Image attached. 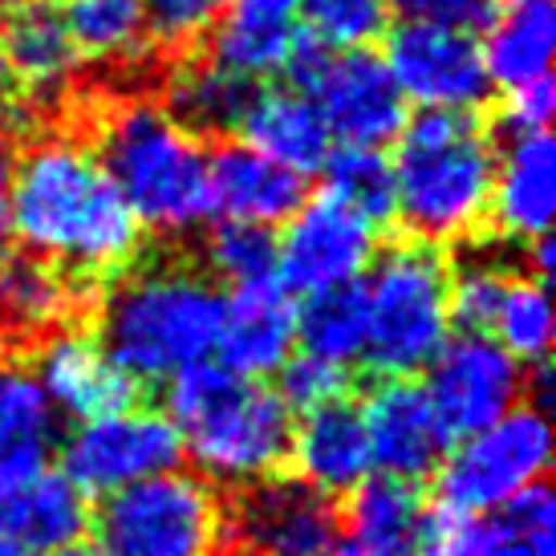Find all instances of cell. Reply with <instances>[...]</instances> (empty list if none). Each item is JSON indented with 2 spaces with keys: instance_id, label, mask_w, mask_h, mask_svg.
<instances>
[{
  "instance_id": "8",
  "label": "cell",
  "mask_w": 556,
  "mask_h": 556,
  "mask_svg": "<svg viewBox=\"0 0 556 556\" xmlns=\"http://www.w3.org/2000/svg\"><path fill=\"white\" fill-rule=\"evenodd\" d=\"M553 464V422L548 410L520 402L492 427L455 439L434 471L439 508L459 516H488L508 500L544 483Z\"/></svg>"
},
{
  "instance_id": "6",
  "label": "cell",
  "mask_w": 556,
  "mask_h": 556,
  "mask_svg": "<svg viewBox=\"0 0 556 556\" xmlns=\"http://www.w3.org/2000/svg\"><path fill=\"white\" fill-rule=\"evenodd\" d=\"M366 313L362 362L382 378H415L455 333L451 325V261L422 240L378 248L357 280Z\"/></svg>"
},
{
  "instance_id": "18",
  "label": "cell",
  "mask_w": 556,
  "mask_h": 556,
  "mask_svg": "<svg viewBox=\"0 0 556 556\" xmlns=\"http://www.w3.org/2000/svg\"><path fill=\"white\" fill-rule=\"evenodd\" d=\"M289 464H293V479L329 500L350 495L357 483H366L374 476V455L354 402L338 399L309 415H296Z\"/></svg>"
},
{
  "instance_id": "28",
  "label": "cell",
  "mask_w": 556,
  "mask_h": 556,
  "mask_svg": "<svg viewBox=\"0 0 556 556\" xmlns=\"http://www.w3.org/2000/svg\"><path fill=\"white\" fill-rule=\"evenodd\" d=\"M483 65L492 86H525V81L548 78L556 49V13L548 0H511L504 9H492L483 21Z\"/></svg>"
},
{
  "instance_id": "35",
  "label": "cell",
  "mask_w": 556,
  "mask_h": 556,
  "mask_svg": "<svg viewBox=\"0 0 556 556\" xmlns=\"http://www.w3.org/2000/svg\"><path fill=\"white\" fill-rule=\"evenodd\" d=\"M325 195L354 207L357 216L370 224L394 219V170L390 155L378 147H333V155L325 163Z\"/></svg>"
},
{
  "instance_id": "45",
  "label": "cell",
  "mask_w": 556,
  "mask_h": 556,
  "mask_svg": "<svg viewBox=\"0 0 556 556\" xmlns=\"http://www.w3.org/2000/svg\"><path fill=\"white\" fill-rule=\"evenodd\" d=\"M325 556H370V553H362V548H354V544L350 541H338L333 544V548H329V553Z\"/></svg>"
},
{
  "instance_id": "42",
  "label": "cell",
  "mask_w": 556,
  "mask_h": 556,
  "mask_svg": "<svg viewBox=\"0 0 556 556\" xmlns=\"http://www.w3.org/2000/svg\"><path fill=\"white\" fill-rule=\"evenodd\" d=\"M13 170H16V142L0 126V248L9 240V200H13Z\"/></svg>"
},
{
  "instance_id": "1",
  "label": "cell",
  "mask_w": 556,
  "mask_h": 556,
  "mask_svg": "<svg viewBox=\"0 0 556 556\" xmlns=\"http://www.w3.org/2000/svg\"><path fill=\"white\" fill-rule=\"evenodd\" d=\"M9 236L86 289L123 277L142 252V224L78 135H37L16 151Z\"/></svg>"
},
{
  "instance_id": "38",
  "label": "cell",
  "mask_w": 556,
  "mask_h": 556,
  "mask_svg": "<svg viewBox=\"0 0 556 556\" xmlns=\"http://www.w3.org/2000/svg\"><path fill=\"white\" fill-rule=\"evenodd\" d=\"M228 0H142L147 13V29H151V46L155 49H184L200 46L212 33Z\"/></svg>"
},
{
  "instance_id": "15",
  "label": "cell",
  "mask_w": 556,
  "mask_h": 556,
  "mask_svg": "<svg viewBox=\"0 0 556 556\" xmlns=\"http://www.w3.org/2000/svg\"><path fill=\"white\" fill-rule=\"evenodd\" d=\"M29 374L37 378L53 415L70 422L114 415L123 406H135L139 399L135 378L118 370V362L106 354L98 333H86L78 325H62L46 338H37Z\"/></svg>"
},
{
  "instance_id": "40",
  "label": "cell",
  "mask_w": 556,
  "mask_h": 556,
  "mask_svg": "<svg viewBox=\"0 0 556 556\" xmlns=\"http://www.w3.org/2000/svg\"><path fill=\"white\" fill-rule=\"evenodd\" d=\"M553 110H556L553 78L508 86L504 98H500V130H504L508 139H520V135H544L548 123H553Z\"/></svg>"
},
{
  "instance_id": "22",
  "label": "cell",
  "mask_w": 556,
  "mask_h": 556,
  "mask_svg": "<svg viewBox=\"0 0 556 556\" xmlns=\"http://www.w3.org/2000/svg\"><path fill=\"white\" fill-rule=\"evenodd\" d=\"M207 187H212V216L273 232L309 200L301 175L277 167L273 159L256 155L244 142H228L216 155H207Z\"/></svg>"
},
{
  "instance_id": "25",
  "label": "cell",
  "mask_w": 556,
  "mask_h": 556,
  "mask_svg": "<svg viewBox=\"0 0 556 556\" xmlns=\"http://www.w3.org/2000/svg\"><path fill=\"white\" fill-rule=\"evenodd\" d=\"M58 415L21 362H0V492L49 471Z\"/></svg>"
},
{
  "instance_id": "39",
  "label": "cell",
  "mask_w": 556,
  "mask_h": 556,
  "mask_svg": "<svg viewBox=\"0 0 556 556\" xmlns=\"http://www.w3.org/2000/svg\"><path fill=\"white\" fill-rule=\"evenodd\" d=\"M277 374H280L277 394H280V402L293 410V418L345 399V390H350V374L341 370V366L321 362V357H313V354H301V350H296Z\"/></svg>"
},
{
  "instance_id": "23",
  "label": "cell",
  "mask_w": 556,
  "mask_h": 556,
  "mask_svg": "<svg viewBox=\"0 0 556 556\" xmlns=\"http://www.w3.org/2000/svg\"><path fill=\"white\" fill-rule=\"evenodd\" d=\"M236 135L256 155L273 159L277 167L293 170L301 179L321 170L333 155V147H338L325 118L313 106V98L301 93L296 86H264V90L252 93L244 123Z\"/></svg>"
},
{
  "instance_id": "16",
  "label": "cell",
  "mask_w": 556,
  "mask_h": 556,
  "mask_svg": "<svg viewBox=\"0 0 556 556\" xmlns=\"http://www.w3.org/2000/svg\"><path fill=\"white\" fill-rule=\"evenodd\" d=\"M366 439H370L374 471L394 479H427L439 471L451 447L447 427L439 422L422 382L415 378H382L357 406Z\"/></svg>"
},
{
  "instance_id": "24",
  "label": "cell",
  "mask_w": 556,
  "mask_h": 556,
  "mask_svg": "<svg viewBox=\"0 0 556 556\" xmlns=\"http://www.w3.org/2000/svg\"><path fill=\"white\" fill-rule=\"evenodd\" d=\"M86 528L90 504L62 471H41L0 492V541H13L37 556H58L78 544Z\"/></svg>"
},
{
  "instance_id": "3",
  "label": "cell",
  "mask_w": 556,
  "mask_h": 556,
  "mask_svg": "<svg viewBox=\"0 0 556 556\" xmlns=\"http://www.w3.org/2000/svg\"><path fill=\"white\" fill-rule=\"evenodd\" d=\"M167 418L184 439V459L212 488H252L289 464L293 410L264 382L219 362H200L167 382Z\"/></svg>"
},
{
  "instance_id": "21",
  "label": "cell",
  "mask_w": 556,
  "mask_h": 556,
  "mask_svg": "<svg viewBox=\"0 0 556 556\" xmlns=\"http://www.w3.org/2000/svg\"><path fill=\"white\" fill-rule=\"evenodd\" d=\"M0 46L9 58L16 90L53 102L70 93L81 74V53L65 29L62 9L41 0H13L0 16Z\"/></svg>"
},
{
  "instance_id": "43",
  "label": "cell",
  "mask_w": 556,
  "mask_h": 556,
  "mask_svg": "<svg viewBox=\"0 0 556 556\" xmlns=\"http://www.w3.org/2000/svg\"><path fill=\"white\" fill-rule=\"evenodd\" d=\"M16 93V81H13V70H9V58H4V46H0V114L9 110Z\"/></svg>"
},
{
  "instance_id": "19",
  "label": "cell",
  "mask_w": 556,
  "mask_h": 556,
  "mask_svg": "<svg viewBox=\"0 0 556 556\" xmlns=\"http://www.w3.org/2000/svg\"><path fill=\"white\" fill-rule=\"evenodd\" d=\"M207 37V58H216L224 70L252 86L289 74L293 58L305 46L296 0H228Z\"/></svg>"
},
{
  "instance_id": "2",
  "label": "cell",
  "mask_w": 556,
  "mask_h": 556,
  "mask_svg": "<svg viewBox=\"0 0 556 556\" xmlns=\"http://www.w3.org/2000/svg\"><path fill=\"white\" fill-rule=\"evenodd\" d=\"M224 289L187 261L130 264L102 296L98 341L135 387H167L216 354Z\"/></svg>"
},
{
  "instance_id": "30",
  "label": "cell",
  "mask_w": 556,
  "mask_h": 556,
  "mask_svg": "<svg viewBox=\"0 0 556 556\" xmlns=\"http://www.w3.org/2000/svg\"><path fill=\"white\" fill-rule=\"evenodd\" d=\"M62 21L81 62L135 70L151 58V29L142 0H65Z\"/></svg>"
},
{
  "instance_id": "17",
  "label": "cell",
  "mask_w": 556,
  "mask_h": 556,
  "mask_svg": "<svg viewBox=\"0 0 556 556\" xmlns=\"http://www.w3.org/2000/svg\"><path fill=\"white\" fill-rule=\"evenodd\" d=\"M216 362L240 378L261 382L277 374L296 354V296L280 289V280L224 293Z\"/></svg>"
},
{
  "instance_id": "5",
  "label": "cell",
  "mask_w": 556,
  "mask_h": 556,
  "mask_svg": "<svg viewBox=\"0 0 556 556\" xmlns=\"http://www.w3.org/2000/svg\"><path fill=\"white\" fill-rule=\"evenodd\" d=\"M93 151L123 191L142 232L191 236L212 219L207 151L170 118L163 102L126 98L98 123Z\"/></svg>"
},
{
  "instance_id": "9",
  "label": "cell",
  "mask_w": 556,
  "mask_h": 556,
  "mask_svg": "<svg viewBox=\"0 0 556 556\" xmlns=\"http://www.w3.org/2000/svg\"><path fill=\"white\" fill-rule=\"evenodd\" d=\"M289 78L301 93H309L338 147H387L406 126V98L399 93L390 70L370 49L357 53H325L301 46L289 65Z\"/></svg>"
},
{
  "instance_id": "36",
  "label": "cell",
  "mask_w": 556,
  "mask_h": 556,
  "mask_svg": "<svg viewBox=\"0 0 556 556\" xmlns=\"http://www.w3.org/2000/svg\"><path fill=\"white\" fill-rule=\"evenodd\" d=\"M305 41L325 53H357L390 33V0H296Z\"/></svg>"
},
{
  "instance_id": "31",
  "label": "cell",
  "mask_w": 556,
  "mask_h": 556,
  "mask_svg": "<svg viewBox=\"0 0 556 556\" xmlns=\"http://www.w3.org/2000/svg\"><path fill=\"white\" fill-rule=\"evenodd\" d=\"M464 556H556V500L532 483L488 516H471Z\"/></svg>"
},
{
  "instance_id": "37",
  "label": "cell",
  "mask_w": 556,
  "mask_h": 556,
  "mask_svg": "<svg viewBox=\"0 0 556 556\" xmlns=\"http://www.w3.org/2000/svg\"><path fill=\"white\" fill-rule=\"evenodd\" d=\"M508 280L511 268L492 261V256L459 261V268H451V325L459 333H488Z\"/></svg>"
},
{
  "instance_id": "27",
  "label": "cell",
  "mask_w": 556,
  "mask_h": 556,
  "mask_svg": "<svg viewBox=\"0 0 556 556\" xmlns=\"http://www.w3.org/2000/svg\"><path fill=\"white\" fill-rule=\"evenodd\" d=\"M422 516H427V500L418 492V483L374 471L350 492L341 532L354 548L370 556H415Z\"/></svg>"
},
{
  "instance_id": "12",
  "label": "cell",
  "mask_w": 556,
  "mask_h": 556,
  "mask_svg": "<svg viewBox=\"0 0 556 556\" xmlns=\"http://www.w3.org/2000/svg\"><path fill=\"white\" fill-rule=\"evenodd\" d=\"M422 374V390L439 422L447 427L451 443L492 427L495 418L528 402V370L488 333H451Z\"/></svg>"
},
{
  "instance_id": "48",
  "label": "cell",
  "mask_w": 556,
  "mask_h": 556,
  "mask_svg": "<svg viewBox=\"0 0 556 556\" xmlns=\"http://www.w3.org/2000/svg\"><path fill=\"white\" fill-rule=\"evenodd\" d=\"M504 4H511V0H504Z\"/></svg>"
},
{
  "instance_id": "4",
  "label": "cell",
  "mask_w": 556,
  "mask_h": 556,
  "mask_svg": "<svg viewBox=\"0 0 556 556\" xmlns=\"http://www.w3.org/2000/svg\"><path fill=\"white\" fill-rule=\"evenodd\" d=\"M495 139L476 114L418 110L394 139V219L422 244H459L488 224Z\"/></svg>"
},
{
  "instance_id": "41",
  "label": "cell",
  "mask_w": 556,
  "mask_h": 556,
  "mask_svg": "<svg viewBox=\"0 0 556 556\" xmlns=\"http://www.w3.org/2000/svg\"><path fill=\"white\" fill-rule=\"evenodd\" d=\"M495 0H390V13L410 25H443V29L476 33L492 16Z\"/></svg>"
},
{
  "instance_id": "14",
  "label": "cell",
  "mask_w": 556,
  "mask_h": 556,
  "mask_svg": "<svg viewBox=\"0 0 556 556\" xmlns=\"http://www.w3.org/2000/svg\"><path fill=\"white\" fill-rule=\"evenodd\" d=\"M338 541L341 511L301 479H261L228 511V544L240 556H325Z\"/></svg>"
},
{
  "instance_id": "11",
  "label": "cell",
  "mask_w": 556,
  "mask_h": 556,
  "mask_svg": "<svg viewBox=\"0 0 556 556\" xmlns=\"http://www.w3.org/2000/svg\"><path fill=\"white\" fill-rule=\"evenodd\" d=\"M277 280L289 296H321L350 289L378 256V224L333 195H313L280 224Z\"/></svg>"
},
{
  "instance_id": "34",
  "label": "cell",
  "mask_w": 556,
  "mask_h": 556,
  "mask_svg": "<svg viewBox=\"0 0 556 556\" xmlns=\"http://www.w3.org/2000/svg\"><path fill=\"white\" fill-rule=\"evenodd\" d=\"M203 273L219 289H252V285L277 280V232L219 219L203 240Z\"/></svg>"
},
{
  "instance_id": "13",
  "label": "cell",
  "mask_w": 556,
  "mask_h": 556,
  "mask_svg": "<svg viewBox=\"0 0 556 556\" xmlns=\"http://www.w3.org/2000/svg\"><path fill=\"white\" fill-rule=\"evenodd\" d=\"M382 65L418 110H464L476 114L492 98V78L479 53L476 33L443 29V25H410L387 33Z\"/></svg>"
},
{
  "instance_id": "44",
  "label": "cell",
  "mask_w": 556,
  "mask_h": 556,
  "mask_svg": "<svg viewBox=\"0 0 556 556\" xmlns=\"http://www.w3.org/2000/svg\"><path fill=\"white\" fill-rule=\"evenodd\" d=\"M58 556H110V553L98 541H78V544H70V548H62Z\"/></svg>"
},
{
  "instance_id": "29",
  "label": "cell",
  "mask_w": 556,
  "mask_h": 556,
  "mask_svg": "<svg viewBox=\"0 0 556 556\" xmlns=\"http://www.w3.org/2000/svg\"><path fill=\"white\" fill-rule=\"evenodd\" d=\"M256 86L236 78L216 58H184L167 74L163 86V110L175 123L191 130L195 139L203 135H236L244 123V110L252 102Z\"/></svg>"
},
{
  "instance_id": "20",
  "label": "cell",
  "mask_w": 556,
  "mask_h": 556,
  "mask_svg": "<svg viewBox=\"0 0 556 556\" xmlns=\"http://www.w3.org/2000/svg\"><path fill=\"white\" fill-rule=\"evenodd\" d=\"M556 216V147L544 135H520L508 139L504 151H495V179H492V219L500 236L516 244H532L548 236Z\"/></svg>"
},
{
  "instance_id": "46",
  "label": "cell",
  "mask_w": 556,
  "mask_h": 556,
  "mask_svg": "<svg viewBox=\"0 0 556 556\" xmlns=\"http://www.w3.org/2000/svg\"><path fill=\"white\" fill-rule=\"evenodd\" d=\"M0 556H37V553H29V548H21L13 541H0Z\"/></svg>"
},
{
  "instance_id": "32",
  "label": "cell",
  "mask_w": 556,
  "mask_h": 556,
  "mask_svg": "<svg viewBox=\"0 0 556 556\" xmlns=\"http://www.w3.org/2000/svg\"><path fill=\"white\" fill-rule=\"evenodd\" d=\"M553 296H548V280L532 277V273H511L508 289L495 305V317L488 325V338L508 350L525 370L544 366L553 354Z\"/></svg>"
},
{
  "instance_id": "7",
  "label": "cell",
  "mask_w": 556,
  "mask_h": 556,
  "mask_svg": "<svg viewBox=\"0 0 556 556\" xmlns=\"http://www.w3.org/2000/svg\"><path fill=\"white\" fill-rule=\"evenodd\" d=\"M90 525L110 556H216L228 544L219 488L184 467L106 495Z\"/></svg>"
},
{
  "instance_id": "26",
  "label": "cell",
  "mask_w": 556,
  "mask_h": 556,
  "mask_svg": "<svg viewBox=\"0 0 556 556\" xmlns=\"http://www.w3.org/2000/svg\"><path fill=\"white\" fill-rule=\"evenodd\" d=\"M86 293V285L29 256L25 248H0V329L33 341L46 338L74 321Z\"/></svg>"
},
{
  "instance_id": "47",
  "label": "cell",
  "mask_w": 556,
  "mask_h": 556,
  "mask_svg": "<svg viewBox=\"0 0 556 556\" xmlns=\"http://www.w3.org/2000/svg\"><path fill=\"white\" fill-rule=\"evenodd\" d=\"M41 4H65V0H41Z\"/></svg>"
},
{
  "instance_id": "10",
  "label": "cell",
  "mask_w": 556,
  "mask_h": 556,
  "mask_svg": "<svg viewBox=\"0 0 556 556\" xmlns=\"http://www.w3.org/2000/svg\"><path fill=\"white\" fill-rule=\"evenodd\" d=\"M175 467H184V439L175 422L167 410L139 402L90 422H74V431L62 439V476L86 500H106Z\"/></svg>"
},
{
  "instance_id": "33",
  "label": "cell",
  "mask_w": 556,
  "mask_h": 556,
  "mask_svg": "<svg viewBox=\"0 0 556 556\" xmlns=\"http://www.w3.org/2000/svg\"><path fill=\"white\" fill-rule=\"evenodd\" d=\"M296 350L350 370L366 354V313L357 285L338 293L305 296L296 305Z\"/></svg>"
}]
</instances>
